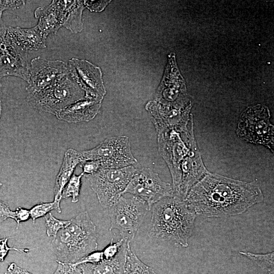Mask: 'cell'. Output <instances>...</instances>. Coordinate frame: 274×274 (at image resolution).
I'll use <instances>...</instances> for the list:
<instances>
[{
  "label": "cell",
  "mask_w": 274,
  "mask_h": 274,
  "mask_svg": "<svg viewBox=\"0 0 274 274\" xmlns=\"http://www.w3.org/2000/svg\"><path fill=\"white\" fill-rule=\"evenodd\" d=\"M83 6L81 1H68L67 15L63 26L73 32L80 31L82 29L81 22Z\"/></svg>",
  "instance_id": "obj_19"
},
{
  "label": "cell",
  "mask_w": 274,
  "mask_h": 274,
  "mask_svg": "<svg viewBox=\"0 0 274 274\" xmlns=\"http://www.w3.org/2000/svg\"><path fill=\"white\" fill-rule=\"evenodd\" d=\"M83 176L82 173L79 175L73 174L62 190L61 199L71 197L72 202L76 203L78 201L82 183L81 179Z\"/></svg>",
  "instance_id": "obj_21"
},
{
  "label": "cell",
  "mask_w": 274,
  "mask_h": 274,
  "mask_svg": "<svg viewBox=\"0 0 274 274\" xmlns=\"http://www.w3.org/2000/svg\"><path fill=\"white\" fill-rule=\"evenodd\" d=\"M82 162L79 151L67 149L64 153L62 162L56 176L54 187V200L61 199L62 191L74 174L77 165Z\"/></svg>",
  "instance_id": "obj_18"
},
{
  "label": "cell",
  "mask_w": 274,
  "mask_h": 274,
  "mask_svg": "<svg viewBox=\"0 0 274 274\" xmlns=\"http://www.w3.org/2000/svg\"><path fill=\"white\" fill-rule=\"evenodd\" d=\"M5 274H7V272H6L5 273Z\"/></svg>",
  "instance_id": "obj_36"
},
{
  "label": "cell",
  "mask_w": 274,
  "mask_h": 274,
  "mask_svg": "<svg viewBox=\"0 0 274 274\" xmlns=\"http://www.w3.org/2000/svg\"><path fill=\"white\" fill-rule=\"evenodd\" d=\"M1 94H2V92H1V80H0V118H1V116L2 110Z\"/></svg>",
  "instance_id": "obj_34"
},
{
  "label": "cell",
  "mask_w": 274,
  "mask_h": 274,
  "mask_svg": "<svg viewBox=\"0 0 274 274\" xmlns=\"http://www.w3.org/2000/svg\"><path fill=\"white\" fill-rule=\"evenodd\" d=\"M69 75L85 91V98L101 101L106 93L98 67L89 61L73 58L67 63Z\"/></svg>",
  "instance_id": "obj_13"
},
{
  "label": "cell",
  "mask_w": 274,
  "mask_h": 274,
  "mask_svg": "<svg viewBox=\"0 0 274 274\" xmlns=\"http://www.w3.org/2000/svg\"><path fill=\"white\" fill-rule=\"evenodd\" d=\"M170 127L175 133L171 130L172 137L167 139L174 145L170 144L171 157L166 161L172 177L173 194L185 199L191 188L209 172L195 140L192 118Z\"/></svg>",
  "instance_id": "obj_2"
},
{
  "label": "cell",
  "mask_w": 274,
  "mask_h": 274,
  "mask_svg": "<svg viewBox=\"0 0 274 274\" xmlns=\"http://www.w3.org/2000/svg\"><path fill=\"white\" fill-rule=\"evenodd\" d=\"M128 166L120 168H100L92 175H85L100 204L105 208L114 205L141 167Z\"/></svg>",
  "instance_id": "obj_5"
},
{
  "label": "cell",
  "mask_w": 274,
  "mask_h": 274,
  "mask_svg": "<svg viewBox=\"0 0 274 274\" xmlns=\"http://www.w3.org/2000/svg\"><path fill=\"white\" fill-rule=\"evenodd\" d=\"M111 225L109 230H117L122 238L130 243L150 211L147 203L133 195H122L109 208Z\"/></svg>",
  "instance_id": "obj_7"
},
{
  "label": "cell",
  "mask_w": 274,
  "mask_h": 274,
  "mask_svg": "<svg viewBox=\"0 0 274 274\" xmlns=\"http://www.w3.org/2000/svg\"><path fill=\"white\" fill-rule=\"evenodd\" d=\"M2 186V183L0 182V188Z\"/></svg>",
  "instance_id": "obj_35"
},
{
  "label": "cell",
  "mask_w": 274,
  "mask_h": 274,
  "mask_svg": "<svg viewBox=\"0 0 274 274\" xmlns=\"http://www.w3.org/2000/svg\"><path fill=\"white\" fill-rule=\"evenodd\" d=\"M27 51L18 46L7 32V26L0 25V80L7 76L29 80Z\"/></svg>",
  "instance_id": "obj_11"
},
{
  "label": "cell",
  "mask_w": 274,
  "mask_h": 274,
  "mask_svg": "<svg viewBox=\"0 0 274 274\" xmlns=\"http://www.w3.org/2000/svg\"><path fill=\"white\" fill-rule=\"evenodd\" d=\"M7 32L18 46L27 51L46 47L47 38L37 25L28 28L7 26Z\"/></svg>",
  "instance_id": "obj_16"
},
{
  "label": "cell",
  "mask_w": 274,
  "mask_h": 274,
  "mask_svg": "<svg viewBox=\"0 0 274 274\" xmlns=\"http://www.w3.org/2000/svg\"><path fill=\"white\" fill-rule=\"evenodd\" d=\"M126 241L122 238L114 242L112 238L110 243L102 251L104 259H111L115 257Z\"/></svg>",
  "instance_id": "obj_25"
},
{
  "label": "cell",
  "mask_w": 274,
  "mask_h": 274,
  "mask_svg": "<svg viewBox=\"0 0 274 274\" xmlns=\"http://www.w3.org/2000/svg\"><path fill=\"white\" fill-rule=\"evenodd\" d=\"M96 227L87 211L71 219L65 228L60 230L51 242L56 261L74 263L98 248Z\"/></svg>",
  "instance_id": "obj_4"
},
{
  "label": "cell",
  "mask_w": 274,
  "mask_h": 274,
  "mask_svg": "<svg viewBox=\"0 0 274 274\" xmlns=\"http://www.w3.org/2000/svg\"><path fill=\"white\" fill-rule=\"evenodd\" d=\"M101 101L84 98L64 108L55 116L68 123L89 121L99 112Z\"/></svg>",
  "instance_id": "obj_15"
},
{
  "label": "cell",
  "mask_w": 274,
  "mask_h": 274,
  "mask_svg": "<svg viewBox=\"0 0 274 274\" xmlns=\"http://www.w3.org/2000/svg\"><path fill=\"white\" fill-rule=\"evenodd\" d=\"M7 270L10 274H33L27 270L19 267L14 262L9 264Z\"/></svg>",
  "instance_id": "obj_33"
},
{
  "label": "cell",
  "mask_w": 274,
  "mask_h": 274,
  "mask_svg": "<svg viewBox=\"0 0 274 274\" xmlns=\"http://www.w3.org/2000/svg\"><path fill=\"white\" fill-rule=\"evenodd\" d=\"M125 274H156L151 267L142 262L132 251L130 242L127 247Z\"/></svg>",
  "instance_id": "obj_20"
},
{
  "label": "cell",
  "mask_w": 274,
  "mask_h": 274,
  "mask_svg": "<svg viewBox=\"0 0 274 274\" xmlns=\"http://www.w3.org/2000/svg\"><path fill=\"white\" fill-rule=\"evenodd\" d=\"M67 1H52L49 5L35 11V16L38 19L37 26L46 38L50 34H55L63 26L67 15Z\"/></svg>",
  "instance_id": "obj_14"
},
{
  "label": "cell",
  "mask_w": 274,
  "mask_h": 274,
  "mask_svg": "<svg viewBox=\"0 0 274 274\" xmlns=\"http://www.w3.org/2000/svg\"><path fill=\"white\" fill-rule=\"evenodd\" d=\"M79 164L83 169L82 173L84 175H92L101 168L100 163L97 160H86Z\"/></svg>",
  "instance_id": "obj_30"
},
{
  "label": "cell",
  "mask_w": 274,
  "mask_h": 274,
  "mask_svg": "<svg viewBox=\"0 0 274 274\" xmlns=\"http://www.w3.org/2000/svg\"><path fill=\"white\" fill-rule=\"evenodd\" d=\"M185 201L196 214L226 217L241 214L262 202L258 185L208 173L190 190Z\"/></svg>",
  "instance_id": "obj_1"
},
{
  "label": "cell",
  "mask_w": 274,
  "mask_h": 274,
  "mask_svg": "<svg viewBox=\"0 0 274 274\" xmlns=\"http://www.w3.org/2000/svg\"><path fill=\"white\" fill-rule=\"evenodd\" d=\"M84 98L83 90L69 74L51 87L27 96V101L35 109L55 116Z\"/></svg>",
  "instance_id": "obj_6"
},
{
  "label": "cell",
  "mask_w": 274,
  "mask_h": 274,
  "mask_svg": "<svg viewBox=\"0 0 274 274\" xmlns=\"http://www.w3.org/2000/svg\"><path fill=\"white\" fill-rule=\"evenodd\" d=\"M266 108L257 106L249 108L242 115L236 133L246 141L264 145L273 150V126L269 121Z\"/></svg>",
  "instance_id": "obj_9"
},
{
  "label": "cell",
  "mask_w": 274,
  "mask_h": 274,
  "mask_svg": "<svg viewBox=\"0 0 274 274\" xmlns=\"http://www.w3.org/2000/svg\"><path fill=\"white\" fill-rule=\"evenodd\" d=\"M126 241L117 255L111 259H104L97 263H85L79 266L82 274H125L127 244Z\"/></svg>",
  "instance_id": "obj_17"
},
{
  "label": "cell",
  "mask_w": 274,
  "mask_h": 274,
  "mask_svg": "<svg viewBox=\"0 0 274 274\" xmlns=\"http://www.w3.org/2000/svg\"><path fill=\"white\" fill-rule=\"evenodd\" d=\"M151 210L152 235L187 247L196 213L189 209L185 200L174 195L165 197L154 203Z\"/></svg>",
  "instance_id": "obj_3"
},
{
  "label": "cell",
  "mask_w": 274,
  "mask_h": 274,
  "mask_svg": "<svg viewBox=\"0 0 274 274\" xmlns=\"http://www.w3.org/2000/svg\"><path fill=\"white\" fill-rule=\"evenodd\" d=\"M130 193L145 201L150 209L165 197L173 196L172 186L163 182L150 168L140 167L123 192Z\"/></svg>",
  "instance_id": "obj_10"
},
{
  "label": "cell",
  "mask_w": 274,
  "mask_h": 274,
  "mask_svg": "<svg viewBox=\"0 0 274 274\" xmlns=\"http://www.w3.org/2000/svg\"><path fill=\"white\" fill-rule=\"evenodd\" d=\"M24 5V1H0V25L4 24L2 19L4 11L18 9Z\"/></svg>",
  "instance_id": "obj_28"
},
{
  "label": "cell",
  "mask_w": 274,
  "mask_h": 274,
  "mask_svg": "<svg viewBox=\"0 0 274 274\" xmlns=\"http://www.w3.org/2000/svg\"><path fill=\"white\" fill-rule=\"evenodd\" d=\"M68 74L67 63L62 60H51L40 56L33 58L29 66V80L26 90L28 94L43 91Z\"/></svg>",
  "instance_id": "obj_12"
},
{
  "label": "cell",
  "mask_w": 274,
  "mask_h": 274,
  "mask_svg": "<svg viewBox=\"0 0 274 274\" xmlns=\"http://www.w3.org/2000/svg\"><path fill=\"white\" fill-rule=\"evenodd\" d=\"M56 262L58 263L57 267L53 274H82L79 266L74 265L72 263Z\"/></svg>",
  "instance_id": "obj_27"
},
{
  "label": "cell",
  "mask_w": 274,
  "mask_h": 274,
  "mask_svg": "<svg viewBox=\"0 0 274 274\" xmlns=\"http://www.w3.org/2000/svg\"><path fill=\"white\" fill-rule=\"evenodd\" d=\"M79 153L82 162L97 160L103 168L141 166L132 153L128 138L125 135L108 138L96 147Z\"/></svg>",
  "instance_id": "obj_8"
},
{
  "label": "cell",
  "mask_w": 274,
  "mask_h": 274,
  "mask_svg": "<svg viewBox=\"0 0 274 274\" xmlns=\"http://www.w3.org/2000/svg\"><path fill=\"white\" fill-rule=\"evenodd\" d=\"M46 233L48 237H54L58 232L61 229L65 228L69 225L71 220H64L58 219L49 213V217L46 218Z\"/></svg>",
  "instance_id": "obj_23"
},
{
  "label": "cell",
  "mask_w": 274,
  "mask_h": 274,
  "mask_svg": "<svg viewBox=\"0 0 274 274\" xmlns=\"http://www.w3.org/2000/svg\"><path fill=\"white\" fill-rule=\"evenodd\" d=\"M8 218L14 220V211L11 210L8 205L0 200V223Z\"/></svg>",
  "instance_id": "obj_32"
},
{
  "label": "cell",
  "mask_w": 274,
  "mask_h": 274,
  "mask_svg": "<svg viewBox=\"0 0 274 274\" xmlns=\"http://www.w3.org/2000/svg\"><path fill=\"white\" fill-rule=\"evenodd\" d=\"M14 220L16 222L17 228L20 222L26 221L30 218L29 210L24 208L18 207L15 211H14Z\"/></svg>",
  "instance_id": "obj_31"
},
{
  "label": "cell",
  "mask_w": 274,
  "mask_h": 274,
  "mask_svg": "<svg viewBox=\"0 0 274 274\" xmlns=\"http://www.w3.org/2000/svg\"><path fill=\"white\" fill-rule=\"evenodd\" d=\"M9 237L0 238V262L5 260V258L10 250H14L19 253H27L29 251L28 249H18L15 247H10L8 245Z\"/></svg>",
  "instance_id": "obj_29"
},
{
  "label": "cell",
  "mask_w": 274,
  "mask_h": 274,
  "mask_svg": "<svg viewBox=\"0 0 274 274\" xmlns=\"http://www.w3.org/2000/svg\"><path fill=\"white\" fill-rule=\"evenodd\" d=\"M256 262L260 267L268 271L273 270V252L264 254H254L250 252H240Z\"/></svg>",
  "instance_id": "obj_24"
},
{
  "label": "cell",
  "mask_w": 274,
  "mask_h": 274,
  "mask_svg": "<svg viewBox=\"0 0 274 274\" xmlns=\"http://www.w3.org/2000/svg\"><path fill=\"white\" fill-rule=\"evenodd\" d=\"M59 200H54L52 202H41L33 206L29 209L30 218L33 222L38 218L45 216L51 211L55 210L58 213L61 212Z\"/></svg>",
  "instance_id": "obj_22"
},
{
  "label": "cell",
  "mask_w": 274,
  "mask_h": 274,
  "mask_svg": "<svg viewBox=\"0 0 274 274\" xmlns=\"http://www.w3.org/2000/svg\"><path fill=\"white\" fill-rule=\"evenodd\" d=\"M104 260L102 251H93L75 263H72L74 265L79 266L85 263H97Z\"/></svg>",
  "instance_id": "obj_26"
}]
</instances>
